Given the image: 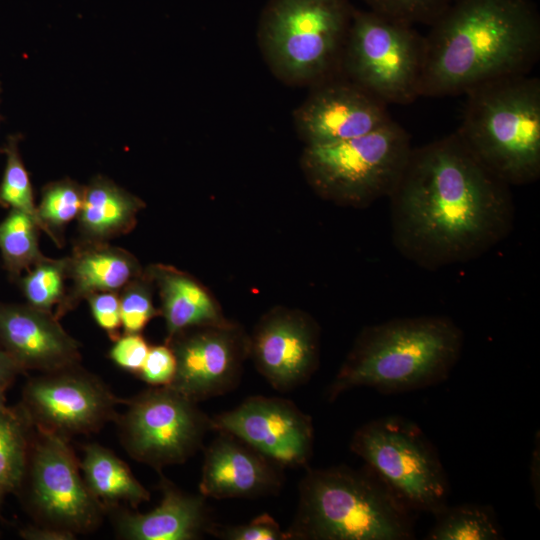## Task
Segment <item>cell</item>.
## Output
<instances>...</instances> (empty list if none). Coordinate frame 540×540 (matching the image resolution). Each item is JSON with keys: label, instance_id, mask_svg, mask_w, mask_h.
I'll use <instances>...</instances> for the list:
<instances>
[{"label": "cell", "instance_id": "4316f807", "mask_svg": "<svg viewBox=\"0 0 540 540\" xmlns=\"http://www.w3.org/2000/svg\"><path fill=\"white\" fill-rule=\"evenodd\" d=\"M85 186L64 178L46 184L41 190L37 215L43 230L61 247V233L65 226L77 218L84 201Z\"/></svg>", "mask_w": 540, "mask_h": 540}, {"label": "cell", "instance_id": "ac0fdd59", "mask_svg": "<svg viewBox=\"0 0 540 540\" xmlns=\"http://www.w3.org/2000/svg\"><path fill=\"white\" fill-rule=\"evenodd\" d=\"M0 346L22 370L44 373L77 365L79 344L54 313L28 304L0 303Z\"/></svg>", "mask_w": 540, "mask_h": 540}, {"label": "cell", "instance_id": "4fadbf2b", "mask_svg": "<svg viewBox=\"0 0 540 540\" xmlns=\"http://www.w3.org/2000/svg\"><path fill=\"white\" fill-rule=\"evenodd\" d=\"M211 423L212 430L234 435L282 468L307 466L313 454L312 418L289 399L250 396Z\"/></svg>", "mask_w": 540, "mask_h": 540}, {"label": "cell", "instance_id": "7402d4cb", "mask_svg": "<svg viewBox=\"0 0 540 540\" xmlns=\"http://www.w3.org/2000/svg\"><path fill=\"white\" fill-rule=\"evenodd\" d=\"M145 207L137 196L102 175L85 186L84 201L77 217L83 242H107L130 232L137 214Z\"/></svg>", "mask_w": 540, "mask_h": 540}, {"label": "cell", "instance_id": "d590c367", "mask_svg": "<svg viewBox=\"0 0 540 540\" xmlns=\"http://www.w3.org/2000/svg\"><path fill=\"white\" fill-rule=\"evenodd\" d=\"M22 538L26 540H73L76 534L65 529L53 526H29L20 531Z\"/></svg>", "mask_w": 540, "mask_h": 540}, {"label": "cell", "instance_id": "f35d334b", "mask_svg": "<svg viewBox=\"0 0 540 540\" xmlns=\"http://www.w3.org/2000/svg\"><path fill=\"white\" fill-rule=\"evenodd\" d=\"M1 92H2V87H1V83H0V95H1Z\"/></svg>", "mask_w": 540, "mask_h": 540}, {"label": "cell", "instance_id": "cb8c5ba5", "mask_svg": "<svg viewBox=\"0 0 540 540\" xmlns=\"http://www.w3.org/2000/svg\"><path fill=\"white\" fill-rule=\"evenodd\" d=\"M39 230L31 216L17 209H10L0 222V252L12 280L45 257L39 249Z\"/></svg>", "mask_w": 540, "mask_h": 540}, {"label": "cell", "instance_id": "277c9868", "mask_svg": "<svg viewBox=\"0 0 540 540\" xmlns=\"http://www.w3.org/2000/svg\"><path fill=\"white\" fill-rule=\"evenodd\" d=\"M287 533L290 540H409L412 510L367 465L307 471Z\"/></svg>", "mask_w": 540, "mask_h": 540}, {"label": "cell", "instance_id": "603a6c76", "mask_svg": "<svg viewBox=\"0 0 540 540\" xmlns=\"http://www.w3.org/2000/svg\"><path fill=\"white\" fill-rule=\"evenodd\" d=\"M80 467L88 490L103 508L122 501L136 507L150 499L128 466L103 446L87 445Z\"/></svg>", "mask_w": 540, "mask_h": 540}, {"label": "cell", "instance_id": "2e32d148", "mask_svg": "<svg viewBox=\"0 0 540 540\" xmlns=\"http://www.w3.org/2000/svg\"><path fill=\"white\" fill-rule=\"evenodd\" d=\"M319 355L320 328L299 310H271L249 336V357L270 386L282 393L310 380Z\"/></svg>", "mask_w": 540, "mask_h": 540}, {"label": "cell", "instance_id": "74e56055", "mask_svg": "<svg viewBox=\"0 0 540 540\" xmlns=\"http://www.w3.org/2000/svg\"><path fill=\"white\" fill-rule=\"evenodd\" d=\"M4 392L5 391L0 390V411H2L3 409L6 408V406H5L6 399H5Z\"/></svg>", "mask_w": 540, "mask_h": 540}, {"label": "cell", "instance_id": "f1b7e54d", "mask_svg": "<svg viewBox=\"0 0 540 540\" xmlns=\"http://www.w3.org/2000/svg\"><path fill=\"white\" fill-rule=\"evenodd\" d=\"M21 138L20 134L8 136L5 145L0 149L6 156L0 183V206L25 212L34 219L41 230L29 173L19 150Z\"/></svg>", "mask_w": 540, "mask_h": 540}, {"label": "cell", "instance_id": "8fae6325", "mask_svg": "<svg viewBox=\"0 0 540 540\" xmlns=\"http://www.w3.org/2000/svg\"><path fill=\"white\" fill-rule=\"evenodd\" d=\"M118 403L105 384L75 365L30 380L22 410L38 430L66 438L98 430L116 416Z\"/></svg>", "mask_w": 540, "mask_h": 540}, {"label": "cell", "instance_id": "44dd1931", "mask_svg": "<svg viewBox=\"0 0 540 540\" xmlns=\"http://www.w3.org/2000/svg\"><path fill=\"white\" fill-rule=\"evenodd\" d=\"M145 271L159 289L166 342L190 328L229 322L211 293L187 273L162 264Z\"/></svg>", "mask_w": 540, "mask_h": 540}, {"label": "cell", "instance_id": "7a4b0ae2", "mask_svg": "<svg viewBox=\"0 0 540 540\" xmlns=\"http://www.w3.org/2000/svg\"><path fill=\"white\" fill-rule=\"evenodd\" d=\"M540 56L534 0H454L424 36L420 97L465 94L529 74Z\"/></svg>", "mask_w": 540, "mask_h": 540}, {"label": "cell", "instance_id": "ffe728a7", "mask_svg": "<svg viewBox=\"0 0 540 540\" xmlns=\"http://www.w3.org/2000/svg\"><path fill=\"white\" fill-rule=\"evenodd\" d=\"M138 260L128 251L107 242H83L67 257L71 287L54 315L60 319L82 300L96 292H118L142 275Z\"/></svg>", "mask_w": 540, "mask_h": 540}, {"label": "cell", "instance_id": "d6986e66", "mask_svg": "<svg viewBox=\"0 0 540 540\" xmlns=\"http://www.w3.org/2000/svg\"><path fill=\"white\" fill-rule=\"evenodd\" d=\"M162 499L153 510L124 512L117 518L118 534L129 540H193L209 534L211 521L205 497L188 494L166 479L160 485Z\"/></svg>", "mask_w": 540, "mask_h": 540}, {"label": "cell", "instance_id": "ba28073f", "mask_svg": "<svg viewBox=\"0 0 540 540\" xmlns=\"http://www.w3.org/2000/svg\"><path fill=\"white\" fill-rule=\"evenodd\" d=\"M350 450L412 511L434 515L447 505L449 484L437 450L411 420L373 419L354 432Z\"/></svg>", "mask_w": 540, "mask_h": 540}, {"label": "cell", "instance_id": "30bf717a", "mask_svg": "<svg viewBox=\"0 0 540 540\" xmlns=\"http://www.w3.org/2000/svg\"><path fill=\"white\" fill-rule=\"evenodd\" d=\"M211 418L169 386L152 387L127 402L119 418L121 441L129 455L161 471L181 464L202 446Z\"/></svg>", "mask_w": 540, "mask_h": 540}, {"label": "cell", "instance_id": "5bb4252c", "mask_svg": "<svg viewBox=\"0 0 540 540\" xmlns=\"http://www.w3.org/2000/svg\"><path fill=\"white\" fill-rule=\"evenodd\" d=\"M39 431L31 458L32 501L47 525L83 533L99 522L103 507L92 496L65 438Z\"/></svg>", "mask_w": 540, "mask_h": 540}, {"label": "cell", "instance_id": "3957f363", "mask_svg": "<svg viewBox=\"0 0 540 540\" xmlns=\"http://www.w3.org/2000/svg\"><path fill=\"white\" fill-rule=\"evenodd\" d=\"M464 344L461 328L440 315L390 319L357 336L326 394L335 401L354 388L401 393L448 378Z\"/></svg>", "mask_w": 540, "mask_h": 540}, {"label": "cell", "instance_id": "e575fe53", "mask_svg": "<svg viewBox=\"0 0 540 540\" xmlns=\"http://www.w3.org/2000/svg\"><path fill=\"white\" fill-rule=\"evenodd\" d=\"M92 316L98 326L115 341L122 327L118 292H96L87 298Z\"/></svg>", "mask_w": 540, "mask_h": 540}, {"label": "cell", "instance_id": "7c38bea8", "mask_svg": "<svg viewBox=\"0 0 540 540\" xmlns=\"http://www.w3.org/2000/svg\"><path fill=\"white\" fill-rule=\"evenodd\" d=\"M176 358L169 385L194 402L228 393L240 382L249 336L231 321L185 330L166 342Z\"/></svg>", "mask_w": 540, "mask_h": 540}, {"label": "cell", "instance_id": "4dcf8cb0", "mask_svg": "<svg viewBox=\"0 0 540 540\" xmlns=\"http://www.w3.org/2000/svg\"><path fill=\"white\" fill-rule=\"evenodd\" d=\"M368 9L414 26L431 25L454 0H361Z\"/></svg>", "mask_w": 540, "mask_h": 540}, {"label": "cell", "instance_id": "8992f818", "mask_svg": "<svg viewBox=\"0 0 540 540\" xmlns=\"http://www.w3.org/2000/svg\"><path fill=\"white\" fill-rule=\"evenodd\" d=\"M354 8L349 0H268L257 43L273 76L310 88L341 74Z\"/></svg>", "mask_w": 540, "mask_h": 540}, {"label": "cell", "instance_id": "1f68e13d", "mask_svg": "<svg viewBox=\"0 0 540 540\" xmlns=\"http://www.w3.org/2000/svg\"><path fill=\"white\" fill-rule=\"evenodd\" d=\"M209 535L226 540H290L287 531L269 514L263 513L247 524L222 526L214 524Z\"/></svg>", "mask_w": 540, "mask_h": 540}, {"label": "cell", "instance_id": "83f0119b", "mask_svg": "<svg viewBox=\"0 0 540 540\" xmlns=\"http://www.w3.org/2000/svg\"><path fill=\"white\" fill-rule=\"evenodd\" d=\"M67 257L51 259L44 257L18 279V285L27 304L47 312H52L63 302L66 295Z\"/></svg>", "mask_w": 540, "mask_h": 540}, {"label": "cell", "instance_id": "5b68a950", "mask_svg": "<svg viewBox=\"0 0 540 540\" xmlns=\"http://www.w3.org/2000/svg\"><path fill=\"white\" fill-rule=\"evenodd\" d=\"M456 134L509 186L540 177V80L529 74L495 79L465 93Z\"/></svg>", "mask_w": 540, "mask_h": 540}, {"label": "cell", "instance_id": "484cf974", "mask_svg": "<svg viewBox=\"0 0 540 540\" xmlns=\"http://www.w3.org/2000/svg\"><path fill=\"white\" fill-rule=\"evenodd\" d=\"M30 422L24 411L5 408L0 411V503L18 489L23 481Z\"/></svg>", "mask_w": 540, "mask_h": 540}, {"label": "cell", "instance_id": "9c48e42d", "mask_svg": "<svg viewBox=\"0 0 540 540\" xmlns=\"http://www.w3.org/2000/svg\"><path fill=\"white\" fill-rule=\"evenodd\" d=\"M424 36L414 26L354 8L341 74L384 103L419 98Z\"/></svg>", "mask_w": 540, "mask_h": 540}, {"label": "cell", "instance_id": "d6a6232c", "mask_svg": "<svg viewBox=\"0 0 540 540\" xmlns=\"http://www.w3.org/2000/svg\"><path fill=\"white\" fill-rule=\"evenodd\" d=\"M176 372L175 354L169 344L150 346L146 359L137 374L153 387L169 386Z\"/></svg>", "mask_w": 540, "mask_h": 540}, {"label": "cell", "instance_id": "f546056e", "mask_svg": "<svg viewBox=\"0 0 540 540\" xmlns=\"http://www.w3.org/2000/svg\"><path fill=\"white\" fill-rule=\"evenodd\" d=\"M153 281L144 270L128 283L119 295L121 324L125 334L141 333L161 311L153 304Z\"/></svg>", "mask_w": 540, "mask_h": 540}, {"label": "cell", "instance_id": "9a60e30c", "mask_svg": "<svg viewBox=\"0 0 540 540\" xmlns=\"http://www.w3.org/2000/svg\"><path fill=\"white\" fill-rule=\"evenodd\" d=\"M387 104L342 74L310 87L293 111V124L305 146L340 142L387 123Z\"/></svg>", "mask_w": 540, "mask_h": 540}, {"label": "cell", "instance_id": "e0dca14e", "mask_svg": "<svg viewBox=\"0 0 540 540\" xmlns=\"http://www.w3.org/2000/svg\"><path fill=\"white\" fill-rule=\"evenodd\" d=\"M282 469L239 438L219 431L204 452L199 492L214 499L274 495L283 484Z\"/></svg>", "mask_w": 540, "mask_h": 540}, {"label": "cell", "instance_id": "52a82bcc", "mask_svg": "<svg viewBox=\"0 0 540 540\" xmlns=\"http://www.w3.org/2000/svg\"><path fill=\"white\" fill-rule=\"evenodd\" d=\"M412 148L408 132L391 119L362 136L305 146L300 166L319 197L341 206L364 208L389 197Z\"/></svg>", "mask_w": 540, "mask_h": 540}, {"label": "cell", "instance_id": "836d02e7", "mask_svg": "<svg viewBox=\"0 0 540 540\" xmlns=\"http://www.w3.org/2000/svg\"><path fill=\"white\" fill-rule=\"evenodd\" d=\"M150 346L141 333L119 336L109 351L110 359L120 368L137 375Z\"/></svg>", "mask_w": 540, "mask_h": 540}, {"label": "cell", "instance_id": "d4e9b609", "mask_svg": "<svg viewBox=\"0 0 540 540\" xmlns=\"http://www.w3.org/2000/svg\"><path fill=\"white\" fill-rule=\"evenodd\" d=\"M427 540H498L502 538L494 512L487 506L446 505L434 514Z\"/></svg>", "mask_w": 540, "mask_h": 540}, {"label": "cell", "instance_id": "8d00e7d4", "mask_svg": "<svg viewBox=\"0 0 540 540\" xmlns=\"http://www.w3.org/2000/svg\"><path fill=\"white\" fill-rule=\"evenodd\" d=\"M21 371L22 369L14 359L3 349H0V390L5 391Z\"/></svg>", "mask_w": 540, "mask_h": 540}, {"label": "cell", "instance_id": "6da1fadb", "mask_svg": "<svg viewBox=\"0 0 540 540\" xmlns=\"http://www.w3.org/2000/svg\"><path fill=\"white\" fill-rule=\"evenodd\" d=\"M388 198L393 244L421 268L475 260L513 230L511 186L488 170L455 132L413 147Z\"/></svg>", "mask_w": 540, "mask_h": 540}]
</instances>
